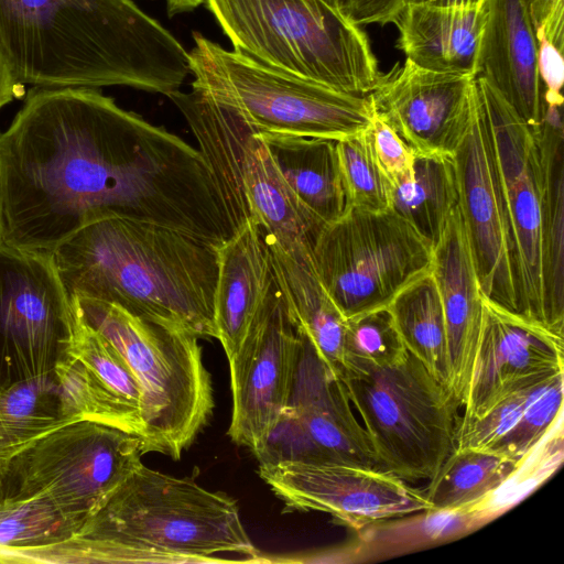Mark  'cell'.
<instances>
[{"mask_svg":"<svg viewBox=\"0 0 564 564\" xmlns=\"http://www.w3.org/2000/svg\"><path fill=\"white\" fill-rule=\"evenodd\" d=\"M2 242L52 252L105 218L220 247L232 235L198 149L96 88H33L0 134Z\"/></svg>","mask_w":564,"mask_h":564,"instance_id":"cell-1","label":"cell"},{"mask_svg":"<svg viewBox=\"0 0 564 564\" xmlns=\"http://www.w3.org/2000/svg\"><path fill=\"white\" fill-rule=\"evenodd\" d=\"M0 44L15 79L35 88L169 96L191 73L189 53L133 0H0Z\"/></svg>","mask_w":564,"mask_h":564,"instance_id":"cell-2","label":"cell"},{"mask_svg":"<svg viewBox=\"0 0 564 564\" xmlns=\"http://www.w3.org/2000/svg\"><path fill=\"white\" fill-rule=\"evenodd\" d=\"M236 553L264 562L242 524L236 501L192 478L142 462L69 539L34 549L0 550V563H226Z\"/></svg>","mask_w":564,"mask_h":564,"instance_id":"cell-3","label":"cell"},{"mask_svg":"<svg viewBox=\"0 0 564 564\" xmlns=\"http://www.w3.org/2000/svg\"><path fill=\"white\" fill-rule=\"evenodd\" d=\"M69 295L217 337L218 247L182 231L124 218L94 221L52 251Z\"/></svg>","mask_w":564,"mask_h":564,"instance_id":"cell-4","label":"cell"},{"mask_svg":"<svg viewBox=\"0 0 564 564\" xmlns=\"http://www.w3.org/2000/svg\"><path fill=\"white\" fill-rule=\"evenodd\" d=\"M513 248L519 313L564 334V128L546 107L529 126L484 77H475Z\"/></svg>","mask_w":564,"mask_h":564,"instance_id":"cell-5","label":"cell"},{"mask_svg":"<svg viewBox=\"0 0 564 564\" xmlns=\"http://www.w3.org/2000/svg\"><path fill=\"white\" fill-rule=\"evenodd\" d=\"M69 296L86 322L123 356L139 381L142 454L156 452L178 459L214 409L199 337L133 315L113 303Z\"/></svg>","mask_w":564,"mask_h":564,"instance_id":"cell-6","label":"cell"},{"mask_svg":"<svg viewBox=\"0 0 564 564\" xmlns=\"http://www.w3.org/2000/svg\"><path fill=\"white\" fill-rule=\"evenodd\" d=\"M239 51L268 66L366 96L380 78L366 33L324 0H206Z\"/></svg>","mask_w":564,"mask_h":564,"instance_id":"cell-7","label":"cell"},{"mask_svg":"<svg viewBox=\"0 0 564 564\" xmlns=\"http://www.w3.org/2000/svg\"><path fill=\"white\" fill-rule=\"evenodd\" d=\"M167 97L212 170L234 232L252 223L286 250H312L325 225L289 187L260 133L234 107L198 87Z\"/></svg>","mask_w":564,"mask_h":564,"instance_id":"cell-8","label":"cell"},{"mask_svg":"<svg viewBox=\"0 0 564 564\" xmlns=\"http://www.w3.org/2000/svg\"><path fill=\"white\" fill-rule=\"evenodd\" d=\"M192 86L234 107L258 132L341 140L365 131L368 97L336 90L228 51L194 32Z\"/></svg>","mask_w":564,"mask_h":564,"instance_id":"cell-9","label":"cell"},{"mask_svg":"<svg viewBox=\"0 0 564 564\" xmlns=\"http://www.w3.org/2000/svg\"><path fill=\"white\" fill-rule=\"evenodd\" d=\"M382 467L429 480L455 446L459 402L411 352L399 364L339 378Z\"/></svg>","mask_w":564,"mask_h":564,"instance_id":"cell-10","label":"cell"},{"mask_svg":"<svg viewBox=\"0 0 564 564\" xmlns=\"http://www.w3.org/2000/svg\"><path fill=\"white\" fill-rule=\"evenodd\" d=\"M432 260V243L392 208L347 207L312 247L318 279L346 319L387 307Z\"/></svg>","mask_w":564,"mask_h":564,"instance_id":"cell-11","label":"cell"},{"mask_svg":"<svg viewBox=\"0 0 564 564\" xmlns=\"http://www.w3.org/2000/svg\"><path fill=\"white\" fill-rule=\"evenodd\" d=\"M138 435L89 420L62 425L8 464L0 499L44 497L83 521L141 463Z\"/></svg>","mask_w":564,"mask_h":564,"instance_id":"cell-12","label":"cell"},{"mask_svg":"<svg viewBox=\"0 0 564 564\" xmlns=\"http://www.w3.org/2000/svg\"><path fill=\"white\" fill-rule=\"evenodd\" d=\"M253 455L259 465L295 462L383 470L341 380L325 364L302 326L286 404Z\"/></svg>","mask_w":564,"mask_h":564,"instance_id":"cell-13","label":"cell"},{"mask_svg":"<svg viewBox=\"0 0 564 564\" xmlns=\"http://www.w3.org/2000/svg\"><path fill=\"white\" fill-rule=\"evenodd\" d=\"M70 324L53 253L0 242V389L53 372Z\"/></svg>","mask_w":564,"mask_h":564,"instance_id":"cell-14","label":"cell"},{"mask_svg":"<svg viewBox=\"0 0 564 564\" xmlns=\"http://www.w3.org/2000/svg\"><path fill=\"white\" fill-rule=\"evenodd\" d=\"M300 336L301 325L272 264L247 334L228 359L232 394L228 435L253 454L264 444L286 404Z\"/></svg>","mask_w":564,"mask_h":564,"instance_id":"cell-15","label":"cell"},{"mask_svg":"<svg viewBox=\"0 0 564 564\" xmlns=\"http://www.w3.org/2000/svg\"><path fill=\"white\" fill-rule=\"evenodd\" d=\"M284 511H321L355 529L430 509L421 489L381 469L295 462L260 464Z\"/></svg>","mask_w":564,"mask_h":564,"instance_id":"cell-16","label":"cell"},{"mask_svg":"<svg viewBox=\"0 0 564 564\" xmlns=\"http://www.w3.org/2000/svg\"><path fill=\"white\" fill-rule=\"evenodd\" d=\"M458 208L469 239L482 294L519 313L512 241L490 141L478 104L453 154Z\"/></svg>","mask_w":564,"mask_h":564,"instance_id":"cell-17","label":"cell"},{"mask_svg":"<svg viewBox=\"0 0 564 564\" xmlns=\"http://www.w3.org/2000/svg\"><path fill=\"white\" fill-rule=\"evenodd\" d=\"M474 75L436 72L405 58L368 94L415 156H453L473 116Z\"/></svg>","mask_w":564,"mask_h":564,"instance_id":"cell-18","label":"cell"},{"mask_svg":"<svg viewBox=\"0 0 564 564\" xmlns=\"http://www.w3.org/2000/svg\"><path fill=\"white\" fill-rule=\"evenodd\" d=\"M561 369L563 335L484 295L481 328L459 419H478L534 377Z\"/></svg>","mask_w":564,"mask_h":564,"instance_id":"cell-19","label":"cell"},{"mask_svg":"<svg viewBox=\"0 0 564 564\" xmlns=\"http://www.w3.org/2000/svg\"><path fill=\"white\" fill-rule=\"evenodd\" d=\"M476 76L484 77L536 129L543 118L538 40L522 0H484Z\"/></svg>","mask_w":564,"mask_h":564,"instance_id":"cell-20","label":"cell"},{"mask_svg":"<svg viewBox=\"0 0 564 564\" xmlns=\"http://www.w3.org/2000/svg\"><path fill=\"white\" fill-rule=\"evenodd\" d=\"M431 272L445 318L449 389L462 408L481 328L484 294L458 206L433 247Z\"/></svg>","mask_w":564,"mask_h":564,"instance_id":"cell-21","label":"cell"},{"mask_svg":"<svg viewBox=\"0 0 564 564\" xmlns=\"http://www.w3.org/2000/svg\"><path fill=\"white\" fill-rule=\"evenodd\" d=\"M564 369L541 373L482 416L458 419L454 448H475L519 459L563 414Z\"/></svg>","mask_w":564,"mask_h":564,"instance_id":"cell-22","label":"cell"},{"mask_svg":"<svg viewBox=\"0 0 564 564\" xmlns=\"http://www.w3.org/2000/svg\"><path fill=\"white\" fill-rule=\"evenodd\" d=\"M272 271L270 250L258 225L247 223L218 247L214 296L217 339L228 359L238 351Z\"/></svg>","mask_w":564,"mask_h":564,"instance_id":"cell-23","label":"cell"},{"mask_svg":"<svg viewBox=\"0 0 564 564\" xmlns=\"http://www.w3.org/2000/svg\"><path fill=\"white\" fill-rule=\"evenodd\" d=\"M398 47L415 65L476 76L481 8L404 4L394 21Z\"/></svg>","mask_w":564,"mask_h":564,"instance_id":"cell-24","label":"cell"},{"mask_svg":"<svg viewBox=\"0 0 564 564\" xmlns=\"http://www.w3.org/2000/svg\"><path fill=\"white\" fill-rule=\"evenodd\" d=\"M280 174L297 199L324 225L346 209L336 141L259 132Z\"/></svg>","mask_w":564,"mask_h":564,"instance_id":"cell-25","label":"cell"},{"mask_svg":"<svg viewBox=\"0 0 564 564\" xmlns=\"http://www.w3.org/2000/svg\"><path fill=\"white\" fill-rule=\"evenodd\" d=\"M264 238L275 273L300 325L328 368L340 378L346 318L318 279L312 251H288L265 235Z\"/></svg>","mask_w":564,"mask_h":564,"instance_id":"cell-26","label":"cell"},{"mask_svg":"<svg viewBox=\"0 0 564 564\" xmlns=\"http://www.w3.org/2000/svg\"><path fill=\"white\" fill-rule=\"evenodd\" d=\"M75 421L53 372L0 389V481L17 454Z\"/></svg>","mask_w":564,"mask_h":564,"instance_id":"cell-27","label":"cell"},{"mask_svg":"<svg viewBox=\"0 0 564 564\" xmlns=\"http://www.w3.org/2000/svg\"><path fill=\"white\" fill-rule=\"evenodd\" d=\"M481 525L465 509H425L375 522L359 531L354 562L398 556L463 538Z\"/></svg>","mask_w":564,"mask_h":564,"instance_id":"cell-28","label":"cell"},{"mask_svg":"<svg viewBox=\"0 0 564 564\" xmlns=\"http://www.w3.org/2000/svg\"><path fill=\"white\" fill-rule=\"evenodd\" d=\"M388 308L406 350L449 388L445 318L432 272L402 289Z\"/></svg>","mask_w":564,"mask_h":564,"instance_id":"cell-29","label":"cell"},{"mask_svg":"<svg viewBox=\"0 0 564 564\" xmlns=\"http://www.w3.org/2000/svg\"><path fill=\"white\" fill-rule=\"evenodd\" d=\"M458 206L452 156H415L412 177L393 187L391 208L434 247Z\"/></svg>","mask_w":564,"mask_h":564,"instance_id":"cell-30","label":"cell"},{"mask_svg":"<svg viewBox=\"0 0 564 564\" xmlns=\"http://www.w3.org/2000/svg\"><path fill=\"white\" fill-rule=\"evenodd\" d=\"M518 459L475 448H454L423 489L432 509H465L495 490Z\"/></svg>","mask_w":564,"mask_h":564,"instance_id":"cell-31","label":"cell"},{"mask_svg":"<svg viewBox=\"0 0 564 564\" xmlns=\"http://www.w3.org/2000/svg\"><path fill=\"white\" fill-rule=\"evenodd\" d=\"M563 427L561 414L543 437L517 460L495 490L465 508L481 527L517 506L560 468L564 459Z\"/></svg>","mask_w":564,"mask_h":564,"instance_id":"cell-32","label":"cell"},{"mask_svg":"<svg viewBox=\"0 0 564 564\" xmlns=\"http://www.w3.org/2000/svg\"><path fill=\"white\" fill-rule=\"evenodd\" d=\"M69 301L72 324L65 355L78 360L112 394L140 415L141 387L130 366L118 349L86 322L74 299L69 296Z\"/></svg>","mask_w":564,"mask_h":564,"instance_id":"cell-33","label":"cell"},{"mask_svg":"<svg viewBox=\"0 0 564 564\" xmlns=\"http://www.w3.org/2000/svg\"><path fill=\"white\" fill-rule=\"evenodd\" d=\"M84 521L44 497L0 499V550H26L72 538Z\"/></svg>","mask_w":564,"mask_h":564,"instance_id":"cell-34","label":"cell"},{"mask_svg":"<svg viewBox=\"0 0 564 564\" xmlns=\"http://www.w3.org/2000/svg\"><path fill=\"white\" fill-rule=\"evenodd\" d=\"M408 352L388 306L346 319L343 372L390 367Z\"/></svg>","mask_w":564,"mask_h":564,"instance_id":"cell-35","label":"cell"},{"mask_svg":"<svg viewBox=\"0 0 564 564\" xmlns=\"http://www.w3.org/2000/svg\"><path fill=\"white\" fill-rule=\"evenodd\" d=\"M346 208L371 212L391 208L393 186L375 155L368 128L336 141Z\"/></svg>","mask_w":564,"mask_h":564,"instance_id":"cell-36","label":"cell"},{"mask_svg":"<svg viewBox=\"0 0 564 564\" xmlns=\"http://www.w3.org/2000/svg\"><path fill=\"white\" fill-rule=\"evenodd\" d=\"M368 133L377 161L391 185L394 187L409 181L413 175L415 155L373 106Z\"/></svg>","mask_w":564,"mask_h":564,"instance_id":"cell-37","label":"cell"},{"mask_svg":"<svg viewBox=\"0 0 564 564\" xmlns=\"http://www.w3.org/2000/svg\"><path fill=\"white\" fill-rule=\"evenodd\" d=\"M536 40H546L563 52L564 0H522Z\"/></svg>","mask_w":564,"mask_h":564,"instance_id":"cell-38","label":"cell"},{"mask_svg":"<svg viewBox=\"0 0 564 564\" xmlns=\"http://www.w3.org/2000/svg\"><path fill=\"white\" fill-rule=\"evenodd\" d=\"M538 68L546 105L563 106L564 83L563 52L546 40L538 41Z\"/></svg>","mask_w":564,"mask_h":564,"instance_id":"cell-39","label":"cell"},{"mask_svg":"<svg viewBox=\"0 0 564 564\" xmlns=\"http://www.w3.org/2000/svg\"><path fill=\"white\" fill-rule=\"evenodd\" d=\"M402 0H338V10L357 25L392 23Z\"/></svg>","mask_w":564,"mask_h":564,"instance_id":"cell-40","label":"cell"},{"mask_svg":"<svg viewBox=\"0 0 564 564\" xmlns=\"http://www.w3.org/2000/svg\"><path fill=\"white\" fill-rule=\"evenodd\" d=\"M22 93L23 85L15 79L0 44V109Z\"/></svg>","mask_w":564,"mask_h":564,"instance_id":"cell-41","label":"cell"},{"mask_svg":"<svg viewBox=\"0 0 564 564\" xmlns=\"http://www.w3.org/2000/svg\"><path fill=\"white\" fill-rule=\"evenodd\" d=\"M403 6L409 3L431 4L438 7H467L480 8L484 0H402Z\"/></svg>","mask_w":564,"mask_h":564,"instance_id":"cell-42","label":"cell"},{"mask_svg":"<svg viewBox=\"0 0 564 564\" xmlns=\"http://www.w3.org/2000/svg\"><path fill=\"white\" fill-rule=\"evenodd\" d=\"M206 0H166V10L169 17L192 11Z\"/></svg>","mask_w":564,"mask_h":564,"instance_id":"cell-43","label":"cell"},{"mask_svg":"<svg viewBox=\"0 0 564 564\" xmlns=\"http://www.w3.org/2000/svg\"><path fill=\"white\" fill-rule=\"evenodd\" d=\"M324 1H326L332 7L338 9V0H324Z\"/></svg>","mask_w":564,"mask_h":564,"instance_id":"cell-44","label":"cell"},{"mask_svg":"<svg viewBox=\"0 0 564 564\" xmlns=\"http://www.w3.org/2000/svg\"><path fill=\"white\" fill-rule=\"evenodd\" d=\"M0 242H2L1 208H0Z\"/></svg>","mask_w":564,"mask_h":564,"instance_id":"cell-45","label":"cell"}]
</instances>
